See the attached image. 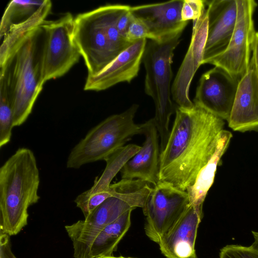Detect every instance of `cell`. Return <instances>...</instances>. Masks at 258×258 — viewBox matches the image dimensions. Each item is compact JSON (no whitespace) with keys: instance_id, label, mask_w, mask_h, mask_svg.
<instances>
[{"instance_id":"83f0119b","label":"cell","mask_w":258,"mask_h":258,"mask_svg":"<svg viewBox=\"0 0 258 258\" xmlns=\"http://www.w3.org/2000/svg\"><path fill=\"white\" fill-rule=\"evenodd\" d=\"M126 39L128 41L133 43L142 39L152 40V37L146 25L133 16L127 29Z\"/></svg>"},{"instance_id":"f546056e","label":"cell","mask_w":258,"mask_h":258,"mask_svg":"<svg viewBox=\"0 0 258 258\" xmlns=\"http://www.w3.org/2000/svg\"><path fill=\"white\" fill-rule=\"evenodd\" d=\"M10 236L0 233V258H17L12 251Z\"/></svg>"},{"instance_id":"6da1fadb","label":"cell","mask_w":258,"mask_h":258,"mask_svg":"<svg viewBox=\"0 0 258 258\" xmlns=\"http://www.w3.org/2000/svg\"><path fill=\"white\" fill-rule=\"evenodd\" d=\"M175 112L160 153L159 180L186 191L215 151L225 122L195 104L189 108L177 106Z\"/></svg>"},{"instance_id":"ffe728a7","label":"cell","mask_w":258,"mask_h":258,"mask_svg":"<svg viewBox=\"0 0 258 258\" xmlns=\"http://www.w3.org/2000/svg\"><path fill=\"white\" fill-rule=\"evenodd\" d=\"M130 210L105 227L92 242L88 258H97L112 255L117 245L128 231L131 225Z\"/></svg>"},{"instance_id":"2e32d148","label":"cell","mask_w":258,"mask_h":258,"mask_svg":"<svg viewBox=\"0 0 258 258\" xmlns=\"http://www.w3.org/2000/svg\"><path fill=\"white\" fill-rule=\"evenodd\" d=\"M203 217V207L189 205L158 243L162 253L166 258H197L195 244Z\"/></svg>"},{"instance_id":"ba28073f","label":"cell","mask_w":258,"mask_h":258,"mask_svg":"<svg viewBox=\"0 0 258 258\" xmlns=\"http://www.w3.org/2000/svg\"><path fill=\"white\" fill-rule=\"evenodd\" d=\"M74 19L68 13L40 25L45 36L42 65L45 82L63 76L79 61L81 55L74 39Z\"/></svg>"},{"instance_id":"d6986e66","label":"cell","mask_w":258,"mask_h":258,"mask_svg":"<svg viewBox=\"0 0 258 258\" xmlns=\"http://www.w3.org/2000/svg\"><path fill=\"white\" fill-rule=\"evenodd\" d=\"M232 136L230 132L223 130L214 153L199 171L194 183L186 190L189 205L203 207L207 194L214 183L217 167L229 145Z\"/></svg>"},{"instance_id":"8992f818","label":"cell","mask_w":258,"mask_h":258,"mask_svg":"<svg viewBox=\"0 0 258 258\" xmlns=\"http://www.w3.org/2000/svg\"><path fill=\"white\" fill-rule=\"evenodd\" d=\"M181 35L161 41L150 40L147 42L142 59L146 70L145 91L154 103L153 119L160 138L161 152L167 142L170 118L175 111L171 99V65Z\"/></svg>"},{"instance_id":"f1b7e54d","label":"cell","mask_w":258,"mask_h":258,"mask_svg":"<svg viewBox=\"0 0 258 258\" xmlns=\"http://www.w3.org/2000/svg\"><path fill=\"white\" fill-rule=\"evenodd\" d=\"M130 9L131 6L121 14L116 23V27L119 33L125 39L128 27L133 18Z\"/></svg>"},{"instance_id":"52a82bcc","label":"cell","mask_w":258,"mask_h":258,"mask_svg":"<svg viewBox=\"0 0 258 258\" xmlns=\"http://www.w3.org/2000/svg\"><path fill=\"white\" fill-rule=\"evenodd\" d=\"M139 108L134 104L124 111L107 117L92 128L71 150L67 167L78 169L84 165L104 160L133 136L142 134L141 124L134 118Z\"/></svg>"},{"instance_id":"7402d4cb","label":"cell","mask_w":258,"mask_h":258,"mask_svg":"<svg viewBox=\"0 0 258 258\" xmlns=\"http://www.w3.org/2000/svg\"><path fill=\"white\" fill-rule=\"evenodd\" d=\"M141 148V146L136 144H128L106 157L104 159L106 165L103 173L99 177H96L93 186L88 191L90 192H96L109 189L113 178Z\"/></svg>"},{"instance_id":"d6a6232c","label":"cell","mask_w":258,"mask_h":258,"mask_svg":"<svg viewBox=\"0 0 258 258\" xmlns=\"http://www.w3.org/2000/svg\"><path fill=\"white\" fill-rule=\"evenodd\" d=\"M97 258H136V257H125V256H114L113 255H111V256H107L99 257Z\"/></svg>"},{"instance_id":"5bb4252c","label":"cell","mask_w":258,"mask_h":258,"mask_svg":"<svg viewBox=\"0 0 258 258\" xmlns=\"http://www.w3.org/2000/svg\"><path fill=\"white\" fill-rule=\"evenodd\" d=\"M184 0L131 7L134 17L148 28L152 40L161 41L181 34L188 22L182 21L181 8Z\"/></svg>"},{"instance_id":"44dd1931","label":"cell","mask_w":258,"mask_h":258,"mask_svg":"<svg viewBox=\"0 0 258 258\" xmlns=\"http://www.w3.org/2000/svg\"><path fill=\"white\" fill-rule=\"evenodd\" d=\"M51 7V1L46 0L31 18L10 28L3 37L4 40L0 47V67L5 63L13 49L22 37L31 30L40 26L45 21Z\"/></svg>"},{"instance_id":"3957f363","label":"cell","mask_w":258,"mask_h":258,"mask_svg":"<svg viewBox=\"0 0 258 258\" xmlns=\"http://www.w3.org/2000/svg\"><path fill=\"white\" fill-rule=\"evenodd\" d=\"M44 37L40 26L29 31L1 67L0 77L5 80L13 102L14 127L26 121L45 83L42 66Z\"/></svg>"},{"instance_id":"cb8c5ba5","label":"cell","mask_w":258,"mask_h":258,"mask_svg":"<svg viewBox=\"0 0 258 258\" xmlns=\"http://www.w3.org/2000/svg\"><path fill=\"white\" fill-rule=\"evenodd\" d=\"M14 105L6 83L0 77V148L11 140L13 126Z\"/></svg>"},{"instance_id":"1f68e13d","label":"cell","mask_w":258,"mask_h":258,"mask_svg":"<svg viewBox=\"0 0 258 258\" xmlns=\"http://www.w3.org/2000/svg\"><path fill=\"white\" fill-rule=\"evenodd\" d=\"M251 233L254 238V241L250 246L258 252V232L252 231Z\"/></svg>"},{"instance_id":"5b68a950","label":"cell","mask_w":258,"mask_h":258,"mask_svg":"<svg viewBox=\"0 0 258 258\" xmlns=\"http://www.w3.org/2000/svg\"><path fill=\"white\" fill-rule=\"evenodd\" d=\"M114 192L84 220L65 226L71 239L74 258H88L92 242L107 225L122 214L136 208H143L152 186L137 179H122L111 184Z\"/></svg>"},{"instance_id":"4dcf8cb0","label":"cell","mask_w":258,"mask_h":258,"mask_svg":"<svg viewBox=\"0 0 258 258\" xmlns=\"http://www.w3.org/2000/svg\"><path fill=\"white\" fill-rule=\"evenodd\" d=\"M251 59L253 62L258 80V32H256L252 47Z\"/></svg>"},{"instance_id":"30bf717a","label":"cell","mask_w":258,"mask_h":258,"mask_svg":"<svg viewBox=\"0 0 258 258\" xmlns=\"http://www.w3.org/2000/svg\"><path fill=\"white\" fill-rule=\"evenodd\" d=\"M236 25L226 50L206 63L221 68L239 79L248 70L256 32L253 14L257 3L253 0H236Z\"/></svg>"},{"instance_id":"4316f807","label":"cell","mask_w":258,"mask_h":258,"mask_svg":"<svg viewBox=\"0 0 258 258\" xmlns=\"http://www.w3.org/2000/svg\"><path fill=\"white\" fill-rule=\"evenodd\" d=\"M205 1L184 0L181 8V16L182 21L188 22L197 20L205 9Z\"/></svg>"},{"instance_id":"603a6c76","label":"cell","mask_w":258,"mask_h":258,"mask_svg":"<svg viewBox=\"0 0 258 258\" xmlns=\"http://www.w3.org/2000/svg\"><path fill=\"white\" fill-rule=\"evenodd\" d=\"M43 1H11L3 14L0 26V36L2 37L14 25L26 21L31 18L45 3Z\"/></svg>"},{"instance_id":"8fae6325","label":"cell","mask_w":258,"mask_h":258,"mask_svg":"<svg viewBox=\"0 0 258 258\" xmlns=\"http://www.w3.org/2000/svg\"><path fill=\"white\" fill-rule=\"evenodd\" d=\"M239 80L224 69L215 67L202 75L193 103L228 121Z\"/></svg>"},{"instance_id":"9c48e42d","label":"cell","mask_w":258,"mask_h":258,"mask_svg":"<svg viewBox=\"0 0 258 258\" xmlns=\"http://www.w3.org/2000/svg\"><path fill=\"white\" fill-rule=\"evenodd\" d=\"M189 205L186 191L159 181L153 186L142 208L146 221L144 230L148 238L158 243Z\"/></svg>"},{"instance_id":"e0dca14e","label":"cell","mask_w":258,"mask_h":258,"mask_svg":"<svg viewBox=\"0 0 258 258\" xmlns=\"http://www.w3.org/2000/svg\"><path fill=\"white\" fill-rule=\"evenodd\" d=\"M145 140L140 150L121 169L122 179H137L152 186L159 181L160 145L153 118L142 123Z\"/></svg>"},{"instance_id":"4fadbf2b","label":"cell","mask_w":258,"mask_h":258,"mask_svg":"<svg viewBox=\"0 0 258 258\" xmlns=\"http://www.w3.org/2000/svg\"><path fill=\"white\" fill-rule=\"evenodd\" d=\"M208 31L202 64L227 48L236 23V0L205 1Z\"/></svg>"},{"instance_id":"7c38bea8","label":"cell","mask_w":258,"mask_h":258,"mask_svg":"<svg viewBox=\"0 0 258 258\" xmlns=\"http://www.w3.org/2000/svg\"><path fill=\"white\" fill-rule=\"evenodd\" d=\"M208 31V15L205 9L193 21L190 42L171 87V96L177 106L189 108L194 104L189 96L190 86L197 71L202 64Z\"/></svg>"},{"instance_id":"9a60e30c","label":"cell","mask_w":258,"mask_h":258,"mask_svg":"<svg viewBox=\"0 0 258 258\" xmlns=\"http://www.w3.org/2000/svg\"><path fill=\"white\" fill-rule=\"evenodd\" d=\"M147 43V39L133 42L99 73L87 76L84 90L100 91L131 82L138 75Z\"/></svg>"},{"instance_id":"277c9868","label":"cell","mask_w":258,"mask_h":258,"mask_svg":"<svg viewBox=\"0 0 258 258\" xmlns=\"http://www.w3.org/2000/svg\"><path fill=\"white\" fill-rule=\"evenodd\" d=\"M130 6L110 4L80 14L74 19V39L88 70L99 73L131 43L119 33L117 20Z\"/></svg>"},{"instance_id":"7a4b0ae2","label":"cell","mask_w":258,"mask_h":258,"mask_svg":"<svg viewBox=\"0 0 258 258\" xmlns=\"http://www.w3.org/2000/svg\"><path fill=\"white\" fill-rule=\"evenodd\" d=\"M39 183L34 153L19 148L0 168V233L16 235L27 225L28 208L40 199Z\"/></svg>"},{"instance_id":"484cf974","label":"cell","mask_w":258,"mask_h":258,"mask_svg":"<svg viewBox=\"0 0 258 258\" xmlns=\"http://www.w3.org/2000/svg\"><path fill=\"white\" fill-rule=\"evenodd\" d=\"M219 258H258V252L250 246L227 245L221 249Z\"/></svg>"},{"instance_id":"d4e9b609","label":"cell","mask_w":258,"mask_h":258,"mask_svg":"<svg viewBox=\"0 0 258 258\" xmlns=\"http://www.w3.org/2000/svg\"><path fill=\"white\" fill-rule=\"evenodd\" d=\"M114 189L111 184L107 190L96 192H90L88 190L78 195L74 202L76 206L82 212L85 219L103 203L107 198L112 196Z\"/></svg>"},{"instance_id":"ac0fdd59","label":"cell","mask_w":258,"mask_h":258,"mask_svg":"<svg viewBox=\"0 0 258 258\" xmlns=\"http://www.w3.org/2000/svg\"><path fill=\"white\" fill-rule=\"evenodd\" d=\"M227 122L234 131H258V80L251 58L248 70L239 80Z\"/></svg>"}]
</instances>
